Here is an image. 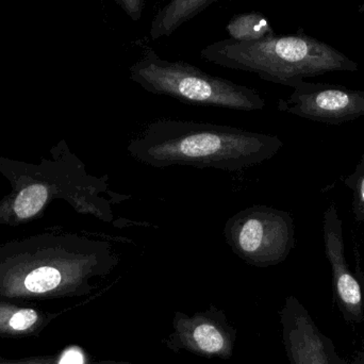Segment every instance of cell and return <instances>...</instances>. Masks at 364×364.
<instances>
[{"instance_id":"5b68a950","label":"cell","mask_w":364,"mask_h":364,"mask_svg":"<svg viewBox=\"0 0 364 364\" xmlns=\"http://www.w3.org/2000/svg\"><path fill=\"white\" fill-rule=\"evenodd\" d=\"M129 78L149 93L193 106L228 110H262L265 102L252 87L203 72L183 61H170L149 49L129 68Z\"/></svg>"},{"instance_id":"2e32d148","label":"cell","mask_w":364,"mask_h":364,"mask_svg":"<svg viewBox=\"0 0 364 364\" xmlns=\"http://www.w3.org/2000/svg\"><path fill=\"white\" fill-rule=\"evenodd\" d=\"M355 208L358 216H364V176L359 181L355 196Z\"/></svg>"},{"instance_id":"ba28073f","label":"cell","mask_w":364,"mask_h":364,"mask_svg":"<svg viewBox=\"0 0 364 364\" xmlns=\"http://www.w3.org/2000/svg\"><path fill=\"white\" fill-rule=\"evenodd\" d=\"M288 100H280L284 112L324 123H343L364 115V93L346 87L297 83Z\"/></svg>"},{"instance_id":"9a60e30c","label":"cell","mask_w":364,"mask_h":364,"mask_svg":"<svg viewBox=\"0 0 364 364\" xmlns=\"http://www.w3.org/2000/svg\"><path fill=\"white\" fill-rule=\"evenodd\" d=\"M60 355L58 356L26 357L19 359H6L0 357V364H59Z\"/></svg>"},{"instance_id":"4fadbf2b","label":"cell","mask_w":364,"mask_h":364,"mask_svg":"<svg viewBox=\"0 0 364 364\" xmlns=\"http://www.w3.org/2000/svg\"><path fill=\"white\" fill-rule=\"evenodd\" d=\"M229 38L237 42H254L274 36L269 19L258 12L235 15L226 27Z\"/></svg>"},{"instance_id":"7a4b0ae2","label":"cell","mask_w":364,"mask_h":364,"mask_svg":"<svg viewBox=\"0 0 364 364\" xmlns=\"http://www.w3.org/2000/svg\"><path fill=\"white\" fill-rule=\"evenodd\" d=\"M0 175L11 186V192L0 199V225L4 226L38 220L55 200L66 201L78 213L111 223L113 205L129 198L109 188L108 175L97 177L87 173L65 140L57 143L49 157L38 164L0 156Z\"/></svg>"},{"instance_id":"30bf717a","label":"cell","mask_w":364,"mask_h":364,"mask_svg":"<svg viewBox=\"0 0 364 364\" xmlns=\"http://www.w3.org/2000/svg\"><path fill=\"white\" fill-rule=\"evenodd\" d=\"M325 252L331 265L336 294L342 307L354 316L363 312V293L360 284L350 273L344 255L341 220L337 210L331 205L324 214Z\"/></svg>"},{"instance_id":"277c9868","label":"cell","mask_w":364,"mask_h":364,"mask_svg":"<svg viewBox=\"0 0 364 364\" xmlns=\"http://www.w3.org/2000/svg\"><path fill=\"white\" fill-rule=\"evenodd\" d=\"M200 57L222 68L252 73L263 80L293 87L307 77L358 70V64L341 51L307 34H274L254 42L225 38L205 47Z\"/></svg>"},{"instance_id":"5bb4252c","label":"cell","mask_w":364,"mask_h":364,"mask_svg":"<svg viewBox=\"0 0 364 364\" xmlns=\"http://www.w3.org/2000/svg\"><path fill=\"white\" fill-rule=\"evenodd\" d=\"M114 1L132 21H139L142 18L143 11L146 6L147 0H114Z\"/></svg>"},{"instance_id":"7c38bea8","label":"cell","mask_w":364,"mask_h":364,"mask_svg":"<svg viewBox=\"0 0 364 364\" xmlns=\"http://www.w3.org/2000/svg\"><path fill=\"white\" fill-rule=\"evenodd\" d=\"M218 0H171L154 17L151 38H168Z\"/></svg>"},{"instance_id":"8992f818","label":"cell","mask_w":364,"mask_h":364,"mask_svg":"<svg viewBox=\"0 0 364 364\" xmlns=\"http://www.w3.org/2000/svg\"><path fill=\"white\" fill-rule=\"evenodd\" d=\"M224 237L241 260L265 269L286 260L294 244V226L287 212L254 205L227 220Z\"/></svg>"},{"instance_id":"8fae6325","label":"cell","mask_w":364,"mask_h":364,"mask_svg":"<svg viewBox=\"0 0 364 364\" xmlns=\"http://www.w3.org/2000/svg\"><path fill=\"white\" fill-rule=\"evenodd\" d=\"M59 314H49L28 303L0 295V338L21 339L40 335Z\"/></svg>"},{"instance_id":"52a82bcc","label":"cell","mask_w":364,"mask_h":364,"mask_svg":"<svg viewBox=\"0 0 364 364\" xmlns=\"http://www.w3.org/2000/svg\"><path fill=\"white\" fill-rule=\"evenodd\" d=\"M237 328L220 308L210 305L203 311H176L172 331L162 340L171 352H188L205 359L229 360L235 354Z\"/></svg>"},{"instance_id":"e0dca14e","label":"cell","mask_w":364,"mask_h":364,"mask_svg":"<svg viewBox=\"0 0 364 364\" xmlns=\"http://www.w3.org/2000/svg\"><path fill=\"white\" fill-rule=\"evenodd\" d=\"M357 10H358L359 13H363V14H364V4H359V6H357Z\"/></svg>"},{"instance_id":"3957f363","label":"cell","mask_w":364,"mask_h":364,"mask_svg":"<svg viewBox=\"0 0 364 364\" xmlns=\"http://www.w3.org/2000/svg\"><path fill=\"white\" fill-rule=\"evenodd\" d=\"M277 136L205 122L157 119L128 144L134 160L151 168L192 166L239 172L273 158Z\"/></svg>"},{"instance_id":"9c48e42d","label":"cell","mask_w":364,"mask_h":364,"mask_svg":"<svg viewBox=\"0 0 364 364\" xmlns=\"http://www.w3.org/2000/svg\"><path fill=\"white\" fill-rule=\"evenodd\" d=\"M279 316L282 342L290 364H333L323 336L296 297L286 299Z\"/></svg>"},{"instance_id":"6da1fadb","label":"cell","mask_w":364,"mask_h":364,"mask_svg":"<svg viewBox=\"0 0 364 364\" xmlns=\"http://www.w3.org/2000/svg\"><path fill=\"white\" fill-rule=\"evenodd\" d=\"M119 261L110 242L79 233L11 240L0 243V295L23 303L89 296Z\"/></svg>"}]
</instances>
